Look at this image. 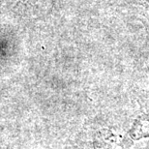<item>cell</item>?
<instances>
[{"mask_svg": "<svg viewBox=\"0 0 149 149\" xmlns=\"http://www.w3.org/2000/svg\"><path fill=\"white\" fill-rule=\"evenodd\" d=\"M95 149H122L120 136L111 130L102 129L98 133L94 142Z\"/></svg>", "mask_w": 149, "mask_h": 149, "instance_id": "obj_1", "label": "cell"}, {"mask_svg": "<svg viewBox=\"0 0 149 149\" xmlns=\"http://www.w3.org/2000/svg\"><path fill=\"white\" fill-rule=\"evenodd\" d=\"M131 136L134 139L149 136V117L142 115L136 120L135 124L131 130Z\"/></svg>", "mask_w": 149, "mask_h": 149, "instance_id": "obj_2", "label": "cell"}]
</instances>
